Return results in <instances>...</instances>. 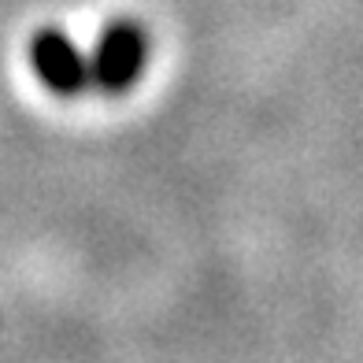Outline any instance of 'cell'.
<instances>
[{"label":"cell","mask_w":363,"mask_h":363,"mask_svg":"<svg viewBox=\"0 0 363 363\" xmlns=\"http://www.w3.org/2000/svg\"><path fill=\"white\" fill-rule=\"evenodd\" d=\"M30 60H34L38 78L60 96H74L93 82L89 60L63 30H41L30 45Z\"/></svg>","instance_id":"7a4b0ae2"},{"label":"cell","mask_w":363,"mask_h":363,"mask_svg":"<svg viewBox=\"0 0 363 363\" xmlns=\"http://www.w3.org/2000/svg\"><path fill=\"white\" fill-rule=\"evenodd\" d=\"M148 60V38L145 30L134 23H111L101 41H96V52L89 60L93 82L108 93H123L130 89L145 71Z\"/></svg>","instance_id":"6da1fadb"}]
</instances>
